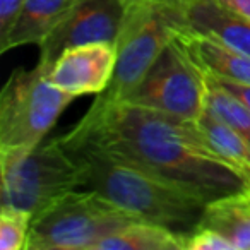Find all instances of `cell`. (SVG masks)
I'll list each match as a JSON object with an SVG mask.
<instances>
[{"label": "cell", "instance_id": "7", "mask_svg": "<svg viewBox=\"0 0 250 250\" xmlns=\"http://www.w3.org/2000/svg\"><path fill=\"white\" fill-rule=\"evenodd\" d=\"M127 101L195 122L206 110V79L185 46L173 38Z\"/></svg>", "mask_w": 250, "mask_h": 250}, {"label": "cell", "instance_id": "5", "mask_svg": "<svg viewBox=\"0 0 250 250\" xmlns=\"http://www.w3.org/2000/svg\"><path fill=\"white\" fill-rule=\"evenodd\" d=\"M48 74L50 67L40 62L11 74L0 93V149H35L74 100Z\"/></svg>", "mask_w": 250, "mask_h": 250}, {"label": "cell", "instance_id": "21", "mask_svg": "<svg viewBox=\"0 0 250 250\" xmlns=\"http://www.w3.org/2000/svg\"><path fill=\"white\" fill-rule=\"evenodd\" d=\"M209 76V74H208ZM212 77V76H211ZM212 79L218 81L221 86H225L228 91H231L236 98L243 101L247 106H250V86L249 84H238V83H229V81H223V79H218V77H212Z\"/></svg>", "mask_w": 250, "mask_h": 250}, {"label": "cell", "instance_id": "17", "mask_svg": "<svg viewBox=\"0 0 250 250\" xmlns=\"http://www.w3.org/2000/svg\"><path fill=\"white\" fill-rule=\"evenodd\" d=\"M33 216L19 209L0 211V250H26Z\"/></svg>", "mask_w": 250, "mask_h": 250}, {"label": "cell", "instance_id": "8", "mask_svg": "<svg viewBox=\"0 0 250 250\" xmlns=\"http://www.w3.org/2000/svg\"><path fill=\"white\" fill-rule=\"evenodd\" d=\"M127 0H76L67 18L40 45V63L52 67L63 50L87 43H115Z\"/></svg>", "mask_w": 250, "mask_h": 250}, {"label": "cell", "instance_id": "18", "mask_svg": "<svg viewBox=\"0 0 250 250\" xmlns=\"http://www.w3.org/2000/svg\"><path fill=\"white\" fill-rule=\"evenodd\" d=\"M187 250H233V247L218 231L199 226L187 235Z\"/></svg>", "mask_w": 250, "mask_h": 250}, {"label": "cell", "instance_id": "6", "mask_svg": "<svg viewBox=\"0 0 250 250\" xmlns=\"http://www.w3.org/2000/svg\"><path fill=\"white\" fill-rule=\"evenodd\" d=\"M171 14L161 0H127L117 36V67L101 96L125 100L144 79L167 45L175 38Z\"/></svg>", "mask_w": 250, "mask_h": 250}, {"label": "cell", "instance_id": "4", "mask_svg": "<svg viewBox=\"0 0 250 250\" xmlns=\"http://www.w3.org/2000/svg\"><path fill=\"white\" fill-rule=\"evenodd\" d=\"M143 219L94 190H74L33 216L26 250H94L108 235Z\"/></svg>", "mask_w": 250, "mask_h": 250}, {"label": "cell", "instance_id": "12", "mask_svg": "<svg viewBox=\"0 0 250 250\" xmlns=\"http://www.w3.org/2000/svg\"><path fill=\"white\" fill-rule=\"evenodd\" d=\"M76 0H26L7 38L0 43V53L16 46L42 45L67 18Z\"/></svg>", "mask_w": 250, "mask_h": 250}, {"label": "cell", "instance_id": "10", "mask_svg": "<svg viewBox=\"0 0 250 250\" xmlns=\"http://www.w3.org/2000/svg\"><path fill=\"white\" fill-rule=\"evenodd\" d=\"M177 29H190L211 36L250 55V19L223 9L214 0H161Z\"/></svg>", "mask_w": 250, "mask_h": 250}, {"label": "cell", "instance_id": "13", "mask_svg": "<svg viewBox=\"0 0 250 250\" xmlns=\"http://www.w3.org/2000/svg\"><path fill=\"white\" fill-rule=\"evenodd\" d=\"M199 226L218 231L233 250H250V188L209 201Z\"/></svg>", "mask_w": 250, "mask_h": 250}, {"label": "cell", "instance_id": "15", "mask_svg": "<svg viewBox=\"0 0 250 250\" xmlns=\"http://www.w3.org/2000/svg\"><path fill=\"white\" fill-rule=\"evenodd\" d=\"M204 143L250 182V143L206 108L194 122Z\"/></svg>", "mask_w": 250, "mask_h": 250}, {"label": "cell", "instance_id": "2", "mask_svg": "<svg viewBox=\"0 0 250 250\" xmlns=\"http://www.w3.org/2000/svg\"><path fill=\"white\" fill-rule=\"evenodd\" d=\"M60 141L79 163L84 190L182 235L199 228L209 202L199 194L70 132Z\"/></svg>", "mask_w": 250, "mask_h": 250}, {"label": "cell", "instance_id": "9", "mask_svg": "<svg viewBox=\"0 0 250 250\" xmlns=\"http://www.w3.org/2000/svg\"><path fill=\"white\" fill-rule=\"evenodd\" d=\"M117 67L115 43H87L63 50L50 67V81L76 96L101 94L111 84Z\"/></svg>", "mask_w": 250, "mask_h": 250}, {"label": "cell", "instance_id": "1", "mask_svg": "<svg viewBox=\"0 0 250 250\" xmlns=\"http://www.w3.org/2000/svg\"><path fill=\"white\" fill-rule=\"evenodd\" d=\"M70 134L195 192L206 201L250 182L204 143L194 122L127 100L98 96Z\"/></svg>", "mask_w": 250, "mask_h": 250}, {"label": "cell", "instance_id": "19", "mask_svg": "<svg viewBox=\"0 0 250 250\" xmlns=\"http://www.w3.org/2000/svg\"><path fill=\"white\" fill-rule=\"evenodd\" d=\"M26 0H0V43L7 38Z\"/></svg>", "mask_w": 250, "mask_h": 250}, {"label": "cell", "instance_id": "16", "mask_svg": "<svg viewBox=\"0 0 250 250\" xmlns=\"http://www.w3.org/2000/svg\"><path fill=\"white\" fill-rule=\"evenodd\" d=\"M204 74V72H202ZM206 79V108L211 110L218 118L228 124L231 129L242 134L250 143V106H247L231 91L204 74Z\"/></svg>", "mask_w": 250, "mask_h": 250}, {"label": "cell", "instance_id": "20", "mask_svg": "<svg viewBox=\"0 0 250 250\" xmlns=\"http://www.w3.org/2000/svg\"><path fill=\"white\" fill-rule=\"evenodd\" d=\"M214 2L231 14L250 19V0H214Z\"/></svg>", "mask_w": 250, "mask_h": 250}, {"label": "cell", "instance_id": "14", "mask_svg": "<svg viewBox=\"0 0 250 250\" xmlns=\"http://www.w3.org/2000/svg\"><path fill=\"white\" fill-rule=\"evenodd\" d=\"M94 250H187V235L137 219L103 238Z\"/></svg>", "mask_w": 250, "mask_h": 250}, {"label": "cell", "instance_id": "3", "mask_svg": "<svg viewBox=\"0 0 250 250\" xmlns=\"http://www.w3.org/2000/svg\"><path fill=\"white\" fill-rule=\"evenodd\" d=\"M2 208L31 216L60 197L83 188V171L60 137L35 149H0Z\"/></svg>", "mask_w": 250, "mask_h": 250}, {"label": "cell", "instance_id": "11", "mask_svg": "<svg viewBox=\"0 0 250 250\" xmlns=\"http://www.w3.org/2000/svg\"><path fill=\"white\" fill-rule=\"evenodd\" d=\"M175 38L185 46L204 74L250 86V55L190 29H177Z\"/></svg>", "mask_w": 250, "mask_h": 250}]
</instances>
